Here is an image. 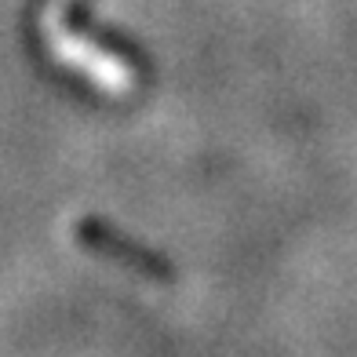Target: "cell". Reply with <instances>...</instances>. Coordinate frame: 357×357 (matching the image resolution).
I'll return each mask as SVG.
<instances>
[{
	"mask_svg": "<svg viewBox=\"0 0 357 357\" xmlns=\"http://www.w3.org/2000/svg\"><path fill=\"white\" fill-rule=\"evenodd\" d=\"M77 241L84 248L91 252H99V255H109V259H117V263H128V266H135L142 273H150V278H165V263L153 255V252H146L139 245H132L128 237H121L117 230H109V226L102 219H84L77 226Z\"/></svg>",
	"mask_w": 357,
	"mask_h": 357,
	"instance_id": "6da1fadb",
	"label": "cell"
},
{
	"mask_svg": "<svg viewBox=\"0 0 357 357\" xmlns=\"http://www.w3.org/2000/svg\"><path fill=\"white\" fill-rule=\"evenodd\" d=\"M52 44H55V52L73 62V66H80L84 73H91L99 84L113 88V91H121L132 84V73H128V66H121L113 55L99 52V47H91L88 40H80V37H66V33H59V29H52Z\"/></svg>",
	"mask_w": 357,
	"mask_h": 357,
	"instance_id": "7a4b0ae2",
	"label": "cell"
}]
</instances>
